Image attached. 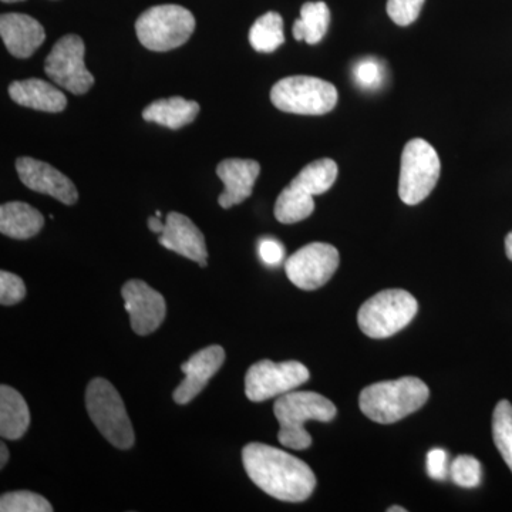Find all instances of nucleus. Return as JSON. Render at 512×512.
<instances>
[{"label": "nucleus", "instance_id": "nucleus-1", "mask_svg": "<svg viewBox=\"0 0 512 512\" xmlns=\"http://www.w3.org/2000/svg\"><path fill=\"white\" fill-rule=\"evenodd\" d=\"M242 463L256 487L276 500L302 503L316 488L312 468L279 448L251 443L242 450Z\"/></svg>", "mask_w": 512, "mask_h": 512}, {"label": "nucleus", "instance_id": "nucleus-2", "mask_svg": "<svg viewBox=\"0 0 512 512\" xmlns=\"http://www.w3.org/2000/svg\"><path fill=\"white\" fill-rule=\"evenodd\" d=\"M429 397L427 384L409 376L367 386L360 393L359 406L367 419L393 424L420 410Z\"/></svg>", "mask_w": 512, "mask_h": 512}, {"label": "nucleus", "instance_id": "nucleus-3", "mask_svg": "<svg viewBox=\"0 0 512 512\" xmlns=\"http://www.w3.org/2000/svg\"><path fill=\"white\" fill-rule=\"evenodd\" d=\"M274 413L279 421L278 440L292 450H306L312 446V437L305 429L309 420L329 423L338 414L335 404L315 392H289L275 402Z\"/></svg>", "mask_w": 512, "mask_h": 512}, {"label": "nucleus", "instance_id": "nucleus-4", "mask_svg": "<svg viewBox=\"0 0 512 512\" xmlns=\"http://www.w3.org/2000/svg\"><path fill=\"white\" fill-rule=\"evenodd\" d=\"M419 311L416 298L403 289H386L363 303L357 323L366 336L386 339L406 328Z\"/></svg>", "mask_w": 512, "mask_h": 512}, {"label": "nucleus", "instance_id": "nucleus-5", "mask_svg": "<svg viewBox=\"0 0 512 512\" xmlns=\"http://www.w3.org/2000/svg\"><path fill=\"white\" fill-rule=\"evenodd\" d=\"M86 407L94 426L104 439L120 450L133 447L134 434L120 393L109 380L93 379L86 390Z\"/></svg>", "mask_w": 512, "mask_h": 512}, {"label": "nucleus", "instance_id": "nucleus-6", "mask_svg": "<svg viewBox=\"0 0 512 512\" xmlns=\"http://www.w3.org/2000/svg\"><path fill=\"white\" fill-rule=\"evenodd\" d=\"M194 30V15L178 5L154 6L136 22L138 40L153 52H170L185 45Z\"/></svg>", "mask_w": 512, "mask_h": 512}, {"label": "nucleus", "instance_id": "nucleus-7", "mask_svg": "<svg viewBox=\"0 0 512 512\" xmlns=\"http://www.w3.org/2000/svg\"><path fill=\"white\" fill-rule=\"evenodd\" d=\"M338 100L336 87L318 77H286L271 90V101L276 109L301 116L328 114L335 109Z\"/></svg>", "mask_w": 512, "mask_h": 512}, {"label": "nucleus", "instance_id": "nucleus-8", "mask_svg": "<svg viewBox=\"0 0 512 512\" xmlns=\"http://www.w3.org/2000/svg\"><path fill=\"white\" fill-rule=\"evenodd\" d=\"M441 163L436 148L423 138H413L404 146L400 164L399 197L407 205L426 200L439 181Z\"/></svg>", "mask_w": 512, "mask_h": 512}, {"label": "nucleus", "instance_id": "nucleus-9", "mask_svg": "<svg viewBox=\"0 0 512 512\" xmlns=\"http://www.w3.org/2000/svg\"><path fill=\"white\" fill-rule=\"evenodd\" d=\"M311 373L301 362L274 363L261 360L249 367L245 376V394L251 402L261 403L292 392L308 382Z\"/></svg>", "mask_w": 512, "mask_h": 512}, {"label": "nucleus", "instance_id": "nucleus-10", "mask_svg": "<svg viewBox=\"0 0 512 512\" xmlns=\"http://www.w3.org/2000/svg\"><path fill=\"white\" fill-rule=\"evenodd\" d=\"M84 53L86 46L82 37H62L46 57L45 72L49 79L73 94L89 92L93 87L94 77L84 64Z\"/></svg>", "mask_w": 512, "mask_h": 512}, {"label": "nucleus", "instance_id": "nucleus-11", "mask_svg": "<svg viewBox=\"0 0 512 512\" xmlns=\"http://www.w3.org/2000/svg\"><path fill=\"white\" fill-rule=\"evenodd\" d=\"M339 262V251L333 245L312 242L289 256L285 271L296 288L315 291L328 284L338 271Z\"/></svg>", "mask_w": 512, "mask_h": 512}, {"label": "nucleus", "instance_id": "nucleus-12", "mask_svg": "<svg viewBox=\"0 0 512 512\" xmlns=\"http://www.w3.org/2000/svg\"><path fill=\"white\" fill-rule=\"evenodd\" d=\"M131 328L140 336L156 332L167 315L164 296L146 282L131 279L121 289Z\"/></svg>", "mask_w": 512, "mask_h": 512}, {"label": "nucleus", "instance_id": "nucleus-13", "mask_svg": "<svg viewBox=\"0 0 512 512\" xmlns=\"http://www.w3.org/2000/svg\"><path fill=\"white\" fill-rule=\"evenodd\" d=\"M16 171H18L20 181L29 190L50 195L66 205H74L79 200V192H77L73 181L45 161L20 157L16 161Z\"/></svg>", "mask_w": 512, "mask_h": 512}, {"label": "nucleus", "instance_id": "nucleus-14", "mask_svg": "<svg viewBox=\"0 0 512 512\" xmlns=\"http://www.w3.org/2000/svg\"><path fill=\"white\" fill-rule=\"evenodd\" d=\"M225 362V350L218 345L208 346L192 355L181 365L185 379L174 390V402L188 404L204 390L212 376L221 369Z\"/></svg>", "mask_w": 512, "mask_h": 512}, {"label": "nucleus", "instance_id": "nucleus-15", "mask_svg": "<svg viewBox=\"0 0 512 512\" xmlns=\"http://www.w3.org/2000/svg\"><path fill=\"white\" fill-rule=\"evenodd\" d=\"M158 242L165 249L197 262L202 268L207 266L208 251L204 235L190 218L180 212H170L167 215L165 228Z\"/></svg>", "mask_w": 512, "mask_h": 512}, {"label": "nucleus", "instance_id": "nucleus-16", "mask_svg": "<svg viewBox=\"0 0 512 512\" xmlns=\"http://www.w3.org/2000/svg\"><path fill=\"white\" fill-rule=\"evenodd\" d=\"M261 173V165L254 160L229 158L221 161L217 167V175L225 185V190L218 198L222 208L234 207L251 197L254 185Z\"/></svg>", "mask_w": 512, "mask_h": 512}, {"label": "nucleus", "instance_id": "nucleus-17", "mask_svg": "<svg viewBox=\"0 0 512 512\" xmlns=\"http://www.w3.org/2000/svg\"><path fill=\"white\" fill-rule=\"evenodd\" d=\"M0 36L10 55L18 59H28L46 39L43 26L32 16L23 13L2 15Z\"/></svg>", "mask_w": 512, "mask_h": 512}, {"label": "nucleus", "instance_id": "nucleus-18", "mask_svg": "<svg viewBox=\"0 0 512 512\" xmlns=\"http://www.w3.org/2000/svg\"><path fill=\"white\" fill-rule=\"evenodd\" d=\"M10 99L28 109L60 113L66 109V96L53 84L40 79L19 80L9 86Z\"/></svg>", "mask_w": 512, "mask_h": 512}, {"label": "nucleus", "instance_id": "nucleus-19", "mask_svg": "<svg viewBox=\"0 0 512 512\" xmlns=\"http://www.w3.org/2000/svg\"><path fill=\"white\" fill-rule=\"evenodd\" d=\"M45 218L26 202H6L0 207V232L13 239H29L39 234Z\"/></svg>", "mask_w": 512, "mask_h": 512}, {"label": "nucleus", "instance_id": "nucleus-20", "mask_svg": "<svg viewBox=\"0 0 512 512\" xmlns=\"http://www.w3.org/2000/svg\"><path fill=\"white\" fill-rule=\"evenodd\" d=\"M30 412L22 394L13 387H0V436L6 440H19L29 429Z\"/></svg>", "mask_w": 512, "mask_h": 512}, {"label": "nucleus", "instance_id": "nucleus-21", "mask_svg": "<svg viewBox=\"0 0 512 512\" xmlns=\"http://www.w3.org/2000/svg\"><path fill=\"white\" fill-rule=\"evenodd\" d=\"M200 113V104L184 97H170L154 101L143 111V119L148 123L160 124V126L178 130L188 126Z\"/></svg>", "mask_w": 512, "mask_h": 512}, {"label": "nucleus", "instance_id": "nucleus-22", "mask_svg": "<svg viewBox=\"0 0 512 512\" xmlns=\"http://www.w3.org/2000/svg\"><path fill=\"white\" fill-rule=\"evenodd\" d=\"M330 10L325 2H308L302 6L301 19L293 23V37L305 40L308 45H318L328 32Z\"/></svg>", "mask_w": 512, "mask_h": 512}, {"label": "nucleus", "instance_id": "nucleus-23", "mask_svg": "<svg viewBox=\"0 0 512 512\" xmlns=\"http://www.w3.org/2000/svg\"><path fill=\"white\" fill-rule=\"evenodd\" d=\"M315 211L313 195L296 184H289L275 202V217L282 224H296L311 217Z\"/></svg>", "mask_w": 512, "mask_h": 512}, {"label": "nucleus", "instance_id": "nucleus-24", "mask_svg": "<svg viewBox=\"0 0 512 512\" xmlns=\"http://www.w3.org/2000/svg\"><path fill=\"white\" fill-rule=\"evenodd\" d=\"M339 168L330 158L313 161L293 178L292 183L311 195H322L332 188L338 178Z\"/></svg>", "mask_w": 512, "mask_h": 512}, {"label": "nucleus", "instance_id": "nucleus-25", "mask_svg": "<svg viewBox=\"0 0 512 512\" xmlns=\"http://www.w3.org/2000/svg\"><path fill=\"white\" fill-rule=\"evenodd\" d=\"M284 42V20L279 13H265L249 30V43L256 52H275L279 46L284 45Z\"/></svg>", "mask_w": 512, "mask_h": 512}, {"label": "nucleus", "instance_id": "nucleus-26", "mask_svg": "<svg viewBox=\"0 0 512 512\" xmlns=\"http://www.w3.org/2000/svg\"><path fill=\"white\" fill-rule=\"evenodd\" d=\"M493 439L512 473V404L501 400L493 414Z\"/></svg>", "mask_w": 512, "mask_h": 512}, {"label": "nucleus", "instance_id": "nucleus-27", "mask_svg": "<svg viewBox=\"0 0 512 512\" xmlns=\"http://www.w3.org/2000/svg\"><path fill=\"white\" fill-rule=\"evenodd\" d=\"M2 512H52L53 507L42 495L30 491H15L0 498Z\"/></svg>", "mask_w": 512, "mask_h": 512}, {"label": "nucleus", "instance_id": "nucleus-28", "mask_svg": "<svg viewBox=\"0 0 512 512\" xmlns=\"http://www.w3.org/2000/svg\"><path fill=\"white\" fill-rule=\"evenodd\" d=\"M450 477L454 484L463 488L478 487L483 480V467L473 456H458L450 466Z\"/></svg>", "mask_w": 512, "mask_h": 512}, {"label": "nucleus", "instance_id": "nucleus-29", "mask_svg": "<svg viewBox=\"0 0 512 512\" xmlns=\"http://www.w3.org/2000/svg\"><path fill=\"white\" fill-rule=\"evenodd\" d=\"M426 0H387V15L396 25L409 26L416 22Z\"/></svg>", "mask_w": 512, "mask_h": 512}, {"label": "nucleus", "instance_id": "nucleus-30", "mask_svg": "<svg viewBox=\"0 0 512 512\" xmlns=\"http://www.w3.org/2000/svg\"><path fill=\"white\" fill-rule=\"evenodd\" d=\"M26 296L25 282L20 276L10 272H0V303L3 306L16 305Z\"/></svg>", "mask_w": 512, "mask_h": 512}, {"label": "nucleus", "instance_id": "nucleus-31", "mask_svg": "<svg viewBox=\"0 0 512 512\" xmlns=\"http://www.w3.org/2000/svg\"><path fill=\"white\" fill-rule=\"evenodd\" d=\"M353 74L356 82L365 89H376L383 82L382 66L375 59H365L357 63Z\"/></svg>", "mask_w": 512, "mask_h": 512}, {"label": "nucleus", "instance_id": "nucleus-32", "mask_svg": "<svg viewBox=\"0 0 512 512\" xmlns=\"http://www.w3.org/2000/svg\"><path fill=\"white\" fill-rule=\"evenodd\" d=\"M427 474L433 480H446L450 476V467H448V454L443 448H433L427 454Z\"/></svg>", "mask_w": 512, "mask_h": 512}, {"label": "nucleus", "instance_id": "nucleus-33", "mask_svg": "<svg viewBox=\"0 0 512 512\" xmlns=\"http://www.w3.org/2000/svg\"><path fill=\"white\" fill-rule=\"evenodd\" d=\"M258 252L262 262L269 266L281 265L285 258L284 245L274 238L261 239L258 245Z\"/></svg>", "mask_w": 512, "mask_h": 512}, {"label": "nucleus", "instance_id": "nucleus-34", "mask_svg": "<svg viewBox=\"0 0 512 512\" xmlns=\"http://www.w3.org/2000/svg\"><path fill=\"white\" fill-rule=\"evenodd\" d=\"M148 228H150L151 232H154V234H163L164 228H165V222L160 220V217H151L150 220H148Z\"/></svg>", "mask_w": 512, "mask_h": 512}, {"label": "nucleus", "instance_id": "nucleus-35", "mask_svg": "<svg viewBox=\"0 0 512 512\" xmlns=\"http://www.w3.org/2000/svg\"><path fill=\"white\" fill-rule=\"evenodd\" d=\"M0 454H2V458H0V467L5 468L9 461V450L3 441L2 444H0Z\"/></svg>", "mask_w": 512, "mask_h": 512}, {"label": "nucleus", "instance_id": "nucleus-36", "mask_svg": "<svg viewBox=\"0 0 512 512\" xmlns=\"http://www.w3.org/2000/svg\"><path fill=\"white\" fill-rule=\"evenodd\" d=\"M505 252H507L508 259L512 261V231L505 238Z\"/></svg>", "mask_w": 512, "mask_h": 512}, {"label": "nucleus", "instance_id": "nucleus-37", "mask_svg": "<svg viewBox=\"0 0 512 512\" xmlns=\"http://www.w3.org/2000/svg\"><path fill=\"white\" fill-rule=\"evenodd\" d=\"M389 512H406V508H402V507H392V508H389V510H387Z\"/></svg>", "mask_w": 512, "mask_h": 512}, {"label": "nucleus", "instance_id": "nucleus-38", "mask_svg": "<svg viewBox=\"0 0 512 512\" xmlns=\"http://www.w3.org/2000/svg\"><path fill=\"white\" fill-rule=\"evenodd\" d=\"M3 3H16V2H23V0H2Z\"/></svg>", "mask_w": 512, "mask_h": 512}, {"label": "nucleus", "instance_id": "nucleus-39", "mask_svg": "<svg viewBox=\"0 0 512 512\" xmlns=\"http://www.w3.org/2000/svg\"><path fill=\"white\" fill-rule=\"evenodd\" d=\"M156 215H157V217H160V218H161V211H157V212H156Z\"/></svg>", "mask_w": 512, "mask_h": 512}]
</instances>
